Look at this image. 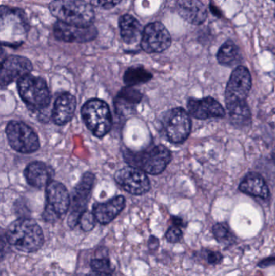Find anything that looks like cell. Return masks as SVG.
I'll use <instances>...</instances> for the list:
<instances>
[{
	"label": "cell",
	"mask_w": 275,
	"mask_h": 276,
	"mask_svg": "<svg viewBox=\"0 0 275 276\" xmlns=\"http://www.w3.org/2000/svg\"><path fill=\"white\" fill-rule=\"evenodd\" d=\"M4 234L11 246L24 253H35L41 250L45 243L42 227L30 218L15 220L8 225Z\"/></svg>",
	"instance_id": "obj_1"
},
{
	"label": "cell",
	"mask_w": 275,
	"mask_h": 276,
	"mask_svg": "<svg viewBox=\"0 0 275 276\" xmlns=\"http://www.w3.org/2000/svg\"><path fill=\"white\" fill-rule=\"evenodd\" d=\"M123 153L125 161L129 163L131 167L153 175L163 172L172 159L170 150L162 145L152 146L136 153L125 150Z\"/></svg>",
	"instance_id": "obj_2"
},
{
	"label": "cell",
	"mask_w": 275,
	"mask_h": 276,
	"mask_svg": "<svg viewBox=\"0 0 275 276\" xmlns=\"http://www.w3.org/2000/svg\"><path fill=\"white\" fill-rule=\"evenodd\" d=\"M49 9L53 16L67 25L91 26L94 19L92 6L83 0H53Z\"/></svg>",
	"instance_id": "obj_3"
},
{
	"label": "cell",
	"mask_w": 275,
	"mask_h": 276,
	"mask_svg": "<svg viewBox=\"0 0 275 276\" xmlns=\"http://www.w3.org/2000/svg\"><path fill=\"white\" fill-rule=\"evenodd\" d=\"M18 91L22 101L32 112H41L49 106L51 96L46 80L29 74L18 81Z\"/></svg>",
	"instance_id": "obj_4"
},
{
	"label": "cell",
	"mask_w": 275,
	"mask_h": 276,
	"mask_svg": "<svg viewBox=\"0 0 275 276\" xmlns=\"http://www.w3.org/2000/svg\"><path fill=\"white\" fill-rule=\"evenodd\" d=\"M82 117L87 129L94 136L104 137L112 126V117L108 104L99 98H92L83 104Z\"/></svg>",
	"instance_id": "obj_5"
},
{
	"label": "cell",
	"mask_w": 275,
	"mask_h": 276,
	"mask_svg": "<svg viewBox=\"0 0 275 276\" xmlns=\"http://www.w3.org/2000/svg\"><path fill=\"white\" fill-rule=\"evenodd\" d=\"M46 204L42 218L48 223H54L70 209V194L63 184L53 180L46 187Z\"/></svg>",
	"instance_id": "obj_6"
},
{
	"label": "cell",
	"mask_w": 275,
	"mask_h": 276,
	"mask_svg": "<svg viewBox=\"0 0 275 276\" xmlns=\"http://www.w3.org/2000/svg\"><path fill=\"white\" fill-rule=\"evenodd\" d=\"M94 182V174L86 172L73 190L70 197V213L67 221L70 229H74L80 224L82 215L87 211Z\"/></svg>",
	"instance_id": "obj_7"
},
{
	"label": "cell",
	"mask_w": 275,
	"mask_h": 276,
	"mask_svg": "<svg viewBox=\"0 0 275 276\" xmlns=\"http://www.w3.org/2000/svg\"><path fill=\"white\" fill-rule=\"evenodd\" d=\"M6 135L10 146L19 153H34L40 148L37 134L22 121H10L6 127Z\"/></svg>",
	"instance_id": "obj_8"
},
{
	"label": "cell",
	"mask_w": 275,
	"mask_h": 276,
	"mask_svg": "<svg viewBox=\"0 0 275 276\" xmlns=\"http://www.w3.org/2000/svg\"><path fill=\"white\" fill-rule=\"evenodd\" d=\"M163 128L168 140L173 144H181L187 140L191 131L188 112L182 108L170 110L165 115Z\"/></svg>",
	"instance_id": "obj_9"
},
{
	"label": "cell",
	"mask_w": 275,
	"mask_h": 276,
	"mask_svg": "<svg viewBox=\"0 0 275 276\" xmlns=\"http://www.w3.org/2000/svg\"><path fill=\"white\" fill-rule=\"evenodd\" d=\"M252 87V78L249 70L245 66H240L235 68L230 76L226 90L225 103L226 106L246 102Z\"/></svg>",
	"instance_id": "obj_10"
},
{
	"label": "cell",
	"mask_w": 275,
	"mask_h": 276,
	"mask_svg": "<svg viewBox=\"0 0 275 276\" xmlns=\"http://www.w3.org/2000/svg\"><path fill=\"white\" fill-rule=\"evenodd\" d=\"M115 180L123 189L132 195H142L150 190V181L143 170L125 167L115 174Z\"/></svg>",
	"instance_id": "obj_11"
},
{
	"label": "cell",
	"mask_w": 275,
	"mask_h": 276,
	"mask_svg": "<svg viewBox=\"0 0 275 276\" xmlns=\"http://www.w3.org/2000/svg\"><path fill=\"white\" fill-rule=\"evenodd\" d=\"M171 45V36L160 22L151 23L143 30L141 46L146 53H162Z\"/></svg>",
	"instance_id": "obj_12"
},
{
	"label": "cell",
	"mask_w": 275,
	"mask_h": 276,
	"mask_svg": "<svg viewBox=\"0 0 275 276\" xmlns=\"http://www.w3.org/2000/svg\"><path fill=\"white\" fill-rule=\"evenodd\" d=\"M32 70V65L29 59L21 56H10L3 61L0 72L1 87H6L16 80L29 75Z\"/></svg>",
	"instance_id": "obj_13"
},
{
	"label": "cell",
	"mask_w": 275,
	"mask_h": 276,
	"mask_svg": "<svg viewBox=\"0 0 275 276\" xmlns=\"http://www.w3.org/2000/svg\"><path fill=\"white\" fill-rule=\"evenodd\" d=\"M54 34L59 40L66 42H91L97 36V31L94 26L80 27L67 25L58 21L54 26Z\"/></svg>",
	"instance_id": "obj_14"
},
{
	"label": "cell",
	"mask_w": 275,
	"mask_h": 276,
	"mask_svg": "<svg viewBox=\"0 0 275 276\" xmlns=\"http://www.w3.org/2000/svg\"><path fill=\"white\" fill-rule=\"evenodd\" d=\"M187 109L189 114L196 119L221 118L225 115V111L221 104L211 97L201 100L190 98L187 103Z\"/></svg>",
	"instance_id": "obj_15"
},
{
	"label": "cell",
	"mask_w": 275,
	"mask_h": 276,
	"mask_svg": "<svg viewBox=\"0 0 275 276\" xmlns=\"http://www.w3.org/2000/svg\"><path fill=\"white\" fill-rule=\"evenodd\" d=\"M126 201L123 195H118L104 203L94 204L92 212L98 223L108 225L119 216L125 209Z\"/></svg>",
	"instance_id": "obj_16"
},
{
	"label": "cell",
	"mask_w": 275,
	"mask_h": 276,
	"mask_svg": "<svg viewBox=\"0 0 275 276\" xmlns=\"http://www.w3.org/2000/svg\"><path fill=\"white\" fill-rule=\"evenodd\" d=\"M53 167L43 162H33L25 168V176L29 185L36 188L47 187L54 177Z\"/></svg>",
	"instance_id": "obj_17"
},
{
	"label": "cell",
	"mask_w": 275,
	"mask_h": 276,
	"mask_svg": "<svg viewBox=\"0 0 275 276\" xmlns=\"http://www.w3.org/2000/svg\"><path fill=\"white\" fill-rule=\"evenodd\" d=\"M77 107L75 97L70 93H63L55 101L52 119L57 125H64L74 117Z\"/></svg>",
	"instance_id": "obj_18"
},
{
	"label": "cell",
	"mask_w": 275,
	"mask_h": 276,
	"mask_svg": "<svg viewBox=\"0 0 275 276\" xmlns=\"http://www.w3.org/2000/svg\"><path fill=\"white\" fill-rule=\"evenodd\" d=\"M179 15L188 23L200 25L205 22L207 11L200 0H178Z\"/></svg>",
	"instance_id": "obj_19"
},
{
	"label": "cell",
	"mask_w": 275,
	"mask_h": 276,
	"mask_svg": "<svg viewBox=\"0 0 275 276\" xmlns=\"http://www.w3.org/2000/svg\"><path fill=\"white\" fill-rule=\"evenodd\" d=\"M241 192L252 196L267 199L269 196V190L262 176L258 173L251 172L245 176L240 184Z\"/></svg>",
	"instance_id": "obj_20"
},
{
	"label": "cell",
	"mask_w": 275,
	"mask_h": 276,
	"mask_svg": "<svg viewBox=\"0 0 275 276\" xmlns=\"http://www.w3.org/2000/svg\"><path fill=\"white\" fill-rule=\"evenodd\" d=\"M142 93L133 87H124L115 98V112L121 115L128 114L142 101Z\"/></svg>",
	"instance_id": "obj_21"
},
{
	"label": "cell",
	"mask_w": 275,
	"mask_h": 276,
	"mask_svg": "<svg viewBox=\"0 0 275 276\" xmlns=\"http://www.w3.org/2000/svg\"><path fill=\"white\" fill-rule=\"evenodd\" d=\"M121 34L124 42L134 44L142 37L143 31L139 21L130 15H125L120 19Z\"/></svg>",
	"instance_id": "obj_22"
},
{
	"label": "cell",
	"mask_w": 275,
	"mask_h": 276,
	"mask_svg": "<svg viewBox=\"0 0 275 276\" xmlns=\"http://www.w3.org/2000/svg\"><path fill=\"white\" fill-rule=\"evenodd\" d=\"M230 121L235 126H247L250 123L251 113L246 102L227 107Z\"/></svg>",
	"instance_id": "obj_23"
},
{
	"label": "cell",
	"mask_w": 275,
	"mask_h": 276,
	"mask_svg": "<svg viewBox=\"0 0 275 276\" xmlns=\"http://www.w3.org/2000/svg\"><path fill=\"white\" fill-rule=\"evenodd\" d=\"M217 57L220 64L232 66L239 60V48L232 41H227L219 49Z\"/></svg>",
	"instance_id": "obj_24"
},
{
	"label": "cell",
	"mask_w": 275,
	"mask_h": 276,
	"mask_svg": "<svg viewBox=\"0 0 275 276\" xmlns=\"http://www.w3.org/2000/svg\"><path fill=\"white\" fill-rule=\"evenodd\" d=\"M152 78V74L142 66L130 67L124 74V82L128 87H135L138 84H145Z\"/></svg>",
	"instance_id": "obj_25"
},
{
	"label": "cell",
	"mask_w": 275,
	"mask_h": 276,
	"mask_svg": "<svg viewBox=\"0 0 275 276\" xmlns=\"http://www.w3.org/2000/svg\"><path fill=\"white\" fill-rule=\"evenodd\" d=\"M105 247H103V251ZM90 266H91V270L94 272L104 273V274H112L115 270L111 265V260L108 256V249L105 251L102 252L101 255L91 259Z\"/></svg>",
	"instance_id": "obj_26"
},
{
	"label": "cell",
	"mask_w": 275,
	"mask_h": 276,
	"mask_svg": "<svg viewBox=\"0 0 275 276\" xmlns=\"http://www.w3.org/2000/svg\"><path fill=\"white\" fill-rule=\"evenodd\" d=\"M212 233L217 242L224 246H232L237 240L235 235L231 232L226 224H215L213 226Z\"/></svg>",
	"instance_id": "obj_27"
},
{
	"label": "cell",
	"mask_w": 275,
	"mask_h": 276,
	"mask_svg": "<svg viewBox=\"0 0 275 276\" xmlns=\"http://www.w3.org/2000/svg\"><path fill=\"white\" fill-rule=\"evenodd\" d=\"M96 222V219L94 218L93 212L87 210L82 215L78 225H80L82 230L84 232H91L95 227Z\"/></svg>",
	"instance_id": "obj_28"
},
{
	"label": "cell",
	"mask_w": 275,
	"mask_h": 276,
	"mask_svg": "<svg viewBox=\"0 0 275 276\" xmlns=\"http://www.w3.org/2000/svg\"><path fill=\"white\" fill-rule=\"evenodd\" d=\"M183 233L181 228L176 225H172L167 229L166 233V239L168 242L174 244L180 242L183 239Z\"/></svg>",
	"instance_id": "obj_29"
},
{
	"label": "cell",
	"mask_w": 275,
	"mask_h": 276,
	"mask_svg": "<svg viewBox=\"0 0 275 276\" xmlns=\"http://www.w3.org/2000/svg\"><path fill=\"white\" fill-rule=\"evenodd\" d=\"M202 257L205 259L208 264L215 265L221 263L223 255L220 252L213 250H203L201 252Z\"/></svg>",
	"instance_id": "obj_30"
},
{
	"label": "cell",
	"mask_w": 275,
	"mask_h": 276,
	"mask_svg": "<svg viewBox=\"0 0 275 276\" xmlns=\"http://www.w3.org/2000/svg\"><path fill=\"white\" fill-rule=\"evenodd\" d=\"M121 0H91V4L97 8L110 9L116 6Z\"/></svg>",
	"instance_id": "obj_31"
},
{
	"label": "cell",
	"mask_w": 275,
	"mask_h": 276,
	"mask_svg": "<svg viewBox=\"0 0 275 276\" xmlns=\"http://www.w3.org/2000/svg\"><path fill=\"white\" fill-rule=\"evenodd\" d=\"M10 246H11V245L8 243L6 238H5V234H4V232H3L2 235H1V242H0V251H1V259H2V260H4L5 256L11 251V250H10Z\"/></svg>",
	"instance_id": "obj_32"
},
{
	"label": "cell",
	"mask_w": 275,
	"mask_h": 276,
	"mask_svg": "<svg viewBox=\"0 0 275 276\" xmlns=\"http://www.w3.org/2000/svg\"><path fill=\"white\" fill-rule=\"evenodd\" d=\"M159 246H160L159 239L154 235H151L149 238V240H148V249H149V251H156L159 248Z\"/></svg>",
	"instance_id": "obj_33"
},
{
	"label": "cell",
	"mask_w": 275,
	"mask_h": 276,
	"mask_svg": "<svg viewBox=\"0 0 275 276\" xmlns=\"http://www.w3.org/2000/svg\"><path fill=\"white\" fill-rule=\"evenodd\" d=\"M275 263V257L268 258V259H264L262 262L259 263L258 266L261 267H266L270 265L274 264Z\"/></svg>",
	"instance_id": "obj_34"
},
{
	"label": "cell",
	"mask_w": 275,
	"mask_h": 276,
	"mask_svg": "<svg viewBox=\"0 0 275 276\" xmlns=\"http://www.w3.org/2000/svg\"><path fill=\"white\" fill-rule=\"evenodd\" d=\"M73 276H112V274L94 272V271L91 270V272L87 273V274H84V273H78V274H74Z\"/></svg>",
	"instance_id": "obj_35"
},
{
	"label": "cell",
	"mask_w": 275,
	"mask_h": 276,
	"mask_svg": "<svg viewBox=\"0 0 275 276\" xmlns=\"http://www.w3.org/2000/svg\"><path fill=\"white\" fill-rule=\"evenodd\" d=\"M172 222H173V225H176V226H179V227L184 226V223H183V221L181 218L173 216L172 218Z\"/></svg>",
	"instance_id": "obj_36"
},
{
	"label": "cell",
	"mask_w": 275,
	"mask_h": 276,
	"mask_svg": "<svg viewBox=\"0 0 275 276\" xmlns=\"http://www.w3.org/2000/svg\"><path fill=\"white\" fill-rule=\"evenodd\" d=\"M210 9H211V12H212L214 15H217L218 17H221V12L217 7L214 6L213 4L210 5Z\"/></svg>",
	"instance_id": "obj_37"
},
{
	"label": "cell",
	"mask_w": 275,
	"mask_h": 276,
	"mask_svg": "<svg viewBox=\"0 0 275 276\" xmlns=\"http://www.w3.org/2000/svg\"><path fill=\"white\" fill-rule=\"evenodd\" d=\"M272 159H273V163L275 164V153H273V156H272Z\"/></svg>",
	"instance_id": "obj_38"
},
{
	"label": "cell",
	"mask_w": 275,
	"mask_h": 276,
	"mask_svg": "<svg viewBox=\"0 0 275 276\" xmlns=\"http://www.w3.org/2000/svg\"><path fill=\"white\" fill-rule=\"evenodd\" d=\"M273 2H274V3H275V0H273Z\"/></svg>",
	"instance_id": "obj_39"
}]
</instances>
